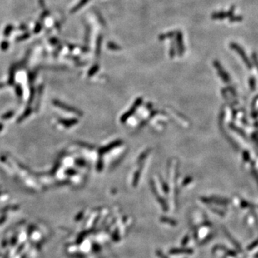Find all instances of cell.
Masks as SVG:
<instances>
[{
	"mask_svg": "<svg viewBox=\"0 0 258 258\" xmlns=\"http://www.w3.org/2000/svg\"><path fill=\"white\" fill-rule=\"evenodd\" d=\"M235 9L236 7L235 5H232L227 12L220 11L211 14V18L212 19H215V20H217V19L221 20V19H225L226 18H230L231 16H232L234 14V12H235Z\"/></svg>",
	"mask_w": 258,
	"mask_h": 258,
	"instance_id": "1",
	"label": "cell"
},
{
	"mask_svg": "<svg viewBox=\"0 0 258 258\" xmlns=\"http://www.w3.org/2000/svg\"><path fill=\"white\" fill-rule=\"evenodd\" d=\"M230 47L232 48V50H235L236 52H237L238 54H239L241 56V57L242 58L243 60H244L245 62L246 63V65H247L248 67H249L250 68L252 67V65H251V63H250L249 58L247 57V55H246V53L244 51V50L242 49V47H241L240 45H238L237 43L231 42L230 44Z\"/></svg>",
	"mask_w": 258,
	"mask_h": 258,
	"instance_id": "2",
	"label": "cell"
},
{
	"mask_svg": "<svg viewBox=\"0 0 258 258\" xmlns=\"http://www.w3.org/2000/svg\"><path fill=\"white\" fill-rule=\"evenodd\" d=\"M176 46L177 47V50L179 55H182L184 53V45L183 40V35L181 32L176 31Z\"/></svg>",
	"mask_w": 258,
	"mask_h": 258,
	"instance_id": "3",
	"label": "cell"
},
{
	"mask_svg": "<svg viewBox=\"0 0 258 258\" xmlns=\"http://www.w3.org/2000/svg\"><path fill=\"white\" fill-rule=\"evenodd\" d=\"M176 32H175V31H171V32H169L162 34V35H161L159 37V40L163 41V40H166V39H169V38L174 37V36L176 35Z\"/></svg>",
	"mask_w": 258,
	"mask_h": 258,
	"instance_id": "4",
	"label": "cell"
},
{
	"mask_svg": "<svg viewBox=\"0 0 258 258\" xmlns=\"http://www.w3.org/2000/svg\"><path fill=\"white\" fill-rule=\"evenodd\" d=\"M101 44H102V36L99 35L98 38H97V42H96V55H99L100 52H101Z\"/></svg>",
	"mask_w": 258,
	"mask_h": 258,
	"instance_id": "5",
	"label": "cell"
},
{
	"mask_svg": "<svg viewBox=\"0 0 258 258\" xmlns=\"http://www.w3.org/2000/svg\"><path fill=\"white\" fill-rule=\"evenodd\" d=\"M107 46H108V49H110L111 50H121V47L120 46L117 45V44L114 43L113 42H109L107 44Z\"/></svg>",
	"mask_w": 258,
	"mask_h": 258,
	"instance_id": "6",
	"label": "cell"
},
{
	"mask_svg": "<svg viewBox=\"0 0 258 258\" xmlns=\"http://www.w3.org/2000/svg\"><path fill=\"white\" fill-rule=\"evenodd\" d=\"M229 20H230V22H241L243 20V17L242 15H235V14H233L232 16H231L229 18Z\"/></svg>",
	"mask_w": 258,
	"mask_h": 258,
	"instance_id": "7",
	"label": "cell"
},
{
	"mask_svg": "<svg viewBox=\"0 0 258 258\" xmlns=\"http://www.w3.org/2000/svg\"><path fill=\"white\" fill-rule=\"evenodd\" d=\"M88 2H89V0H81V1H80L78 4H77V5L73 9H72V12L78 10L80 8H81V7H83V5H85V4H87Z\"/></svg>",
	"mask_w": 258,
	"mask_h": 258,
	"instance_id": "8",
	"label": "cell"
},
{
	"mask_svg": "<svg viewBox=\"0 0 258 258\" xmlns=\"http://www.w3.org/2000/svg\"><path fill=\"white\" fill-rule=\"evenodd\" d=\"M175 47H176V44H175L174 42H171V49H170V55H171V57H173V56L175 54Z\"/></svg>",
	"mask_w": 258,
	"mask_h": 258,
	"instance_id": "9",
	"label": "cell"
},
{
	"mask_svg": "<svg viewBox=\"0 0 258 258\" xmlns=\"http://www.w3.org/2000/svg\"><path fill=\"white\" fill-rule=\"evenodd\" d=\"M13 114H14V112H13V111H9V112H8V113H7L4 114V116H2V118H3V119L9 118H10V117L12 116Z\"/></svg>",
	"mask_w": 258,
	"mask_h": 258,
	"instance_id": "10",
	"label": "cell"
},
{
	"mask_svg": "<svg viewBox=\"0 0 258 258\" xmlns=\"http://www.w3.org/2000/svg\"><path fill=\"white\" fill-rule=\"evenodd\" d=\"M2 128H3V125H2V123H0V131H1V130H2Z\"/></svg>",
	"mask_w": 258,
	"mask_h": 258,
	"instance_id": "11",
	"label": "cell"
}]
</instances>
